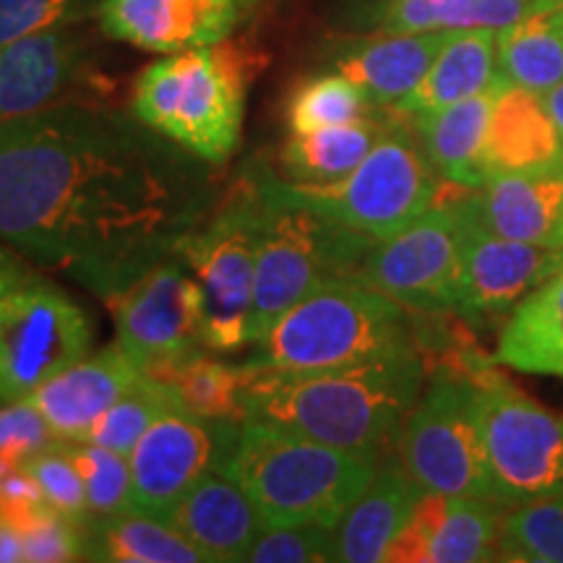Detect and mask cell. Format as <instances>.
I'll return each instance as SVG.
<instances>
[{
  "mask_svg": "<svg viewBox=\"0 0 563 563\" xmlns=\"http://www.w3.org/2000/svg\"><path fill=\"white\" fill-rule=\"evenodd\" d=\"M214 165L129 112L66 102L0 121V241L112 300L214 207Z\"/></svg>",
  "mask_w": 563,
  "mask_h": 563,
  "instance_id": "1",
  "label": "cell"
},
{
  "mask_svg": "<svg viewBox=\"0 0 563 563\" xmlns=\"http://www.w3.org/2000/svg\"><path fill=\"white\" fill-rule=\"evenodd\" d=\"M420 352H399L336 371H256L245 420H258L329 446L386 456L422 394Z\"/></svg>",
  "mask_w": 563,
  "mask_h": 563,
  "instance_id": "2",
  "label": "cell"
},
{
  "mask_svg": "<svg viewBox=\"0 0 563 563\" xmlns=\"http://www.w3.org/2000/svg\"><path fill=\"white\" fill-rule=\"evenodd\" d=\"M382 456L347 452L258 420H243L222 473L256 504L266 527L340 525Z\"/></svg>",
  "mask_w": 563,
  "mask_h": 563,
  "instance_id": "3",
  "label": "cell"
},
{
  "mask_svg": "<svg viewBox=\"0 0 563 563\" xmlns=\"http://www.w3.org/2000/svg\"><path fill=\"white\" fill-rule=\"evenodd\" d=\"M251 53L238 42L170 53L139 74L131 112L194 157L220 167L238 150Z\"/></svg>",
  "mask_w": 563,
  "mask_h": 563,
  "instance_id": "4",
  "label": "cell"
},
{
  "mask_svg": "<svg viewBox=\"0 0 563 563\" xmlns=\"http://www.w3.org/2000/svg\"><path fill=\"white\" fill-rule=\"evenodd\" d=\"M418 350L410 316L371 285L342 277L313 290L253 344V371L313 373L365 365Z\"/></svg>",
  "mask_w": 563,
  "mask_h": 563,
  "instance_id": "5",
  "label": "cell"
},
{
  "mask_svg": "<svg viewBox=\"0 0 563 563\" xmlns=\"http://www.w3.org/2000/svg\"><path fill=\"white\" fill-rule=\"evenodd\" d=\"M376 243L298 201L290 183L262 165V241L256 256L249 344H258L295 302L357 266Z\"/></svg>",
  "mask_w": 563,
  "mask_h": 563,
  "instance_id": "6",
  "label": "cell"
},
{
  "mask_svg": "<svg viewBox=\"0 0 563 563\" xmlns=\"http://www.w3.org/2000/svg\"><path fill=\"white\" fill-rule=\"evenodd\" d=\"M32 258L0 241V405L89 355L91 321Z\"/></svg>",
  "mask_w": 563,
  "mask_h": 563,
  "instance_id": "7",
  "label": "cell"
},
{
  "mask_svg": "<svg viewBox=\"0 0 563 563\" xmlns=\"http://www.w3.org/2000/svg\"><path fill=\"white\" fill-rule=\"evenodd\" d=\"M262 165L245 167L178 245L201 285L203 347L211 352H238L249 344L262 241Z\"/></svg>",
  "mask_w": 563,
  "mask_h": 563,
  "instance_id": "8",
  "label": "cell"
},
{
  "mask_svg": "<svg viewBox=\"0 0 563 563\" xmlns=\"http://www.w3.org/2000/svg\"><path fill=\"white\" fill-rule=\"evenodd\" d=\"M290 191L321 214L384 241L439 203L441 178L420 141L399 125H386L384 136L347 178L329 186L290 183Z\"/></svg>",
  "mask_w": 563,
  "mask_h": 563,
  "instance_id": "9",
  "label": "cell"
},
{
  "mask_svg": "<svg viewBox=\"0 0 563 563\" xmlns=\"http://www.w3.org/2000/svg\"><path fill=\"white\" fill-rule=\"evenodd\" d=\"M397 456L426 493L493 501L477 378L456 371L439 373L407 415Z\"/></svg>",
  "mask_w": 563,
  "mask_h": 563,
  "instance_id": "10",
  "label": "cell"
},
{
  "mask_svg": "<svg viewBox=\"0 0 563 563\" xmlns=\"http://www.w3.org/2000/svg\"><path fill=\"white\" fill-rule=\"evenodd\" d=\"M483 397V446L493 501L519 506L563 493V415L548 410L496 371L475 373Z\"/></svg>",
  "mask_w": 563,
  "mask_h": 563,
  "instance_id": "11",
  "label": "cell"
},
{
  "mask_svg": "<svg viewBox=\"0 0 563 563\" xmlns=\"http://www.w3.org/2000/svg\"><path fill=\"white\" fill-rule=\"evenodd\" d=\"M462 232L460 201H439L397 235L373 243L355 279L397 300L407 311L454 313Z\"/></svg>",
  "mask_w": 563,
  "mask_h": 563,
  "instance_id": "12",
  "label": "cell"
},
{
  "mask_svg": "<svg viewBox=\"0 0 563 563\" xmlns=\"http://www.w3.org/2000/svg\"><path fill=\"white\" fill-rule=\"evenodd\" d=\"M118 347L141 373H154L203 350V295L178 251L108 300Z\"/></svg>",
  "mask_w": 563,
  "mask_h": 563,
  "instance_id": "13",
  "label": "cell"
},
{
  "mask_svg": "<svg viewBox=\"0 0 563 563\" xmlns=\"http://www.w3.org/2000/svg\"><path fill=\"white\" fill-rule=\"evenodd\" d=\"M243 420H209L170 410L152 422L129 454L133 511L170 522L203 475L224 467Z\"/></svg>",
  "mask_w": 563,
  "mask_h": 563,
  "instance_id": "14",
  "label": "cell"
},
{
  "mask_svg": "<svg viewBox=\"0 0 563 563\" xmlns=\"http://www.w3.org/2000/svg\"><path fill=\"white\" fill-rule=\"evenodd\" d=\"M97 84L95 51L79 24L26 34L0 47V121L84 102Z\"/></svg>",
  "mask_w": 563,
  "mask_h": 563,
  "instance_id": "15",
  "label": "cell"
},
{
  "mask_svg": "<svg viewBox=\"0 0 563 563\" xmlns=\"http://www.w3.org/2000/svg\"><path fill=\"white\" fill-rule=\"evenodd\" d=\"M462 207V256L454 313L473 327L509 316L519 300L561 269L553 249L496 235Z\"/></svg>",
  "mask_w": 563,
  "mask_h": 563,
  "instance_id": "16",
  "label": "cell"
},
{
  "mask_svg": "<svg viewBox=\"0 0 563 563\" xmlns=\"http://www.w3.org/2000/svg\"><path fill=\"white\" fill-rule=\"evenodd\" d=\"M256 0H102L104 37L146 53H183L228 40Z\"/></svg>",
  "mask_w": 563,
  "mask_h": 563,
  "instance_id": "17",
  "label": "cell"
},
{
  "mask_svg": "<svg viewBox=\"0 0 563 563\" xmlns=\"http://www.w3.org/2000/svg\"><path fill=\"white\" fill-rule=\"evenodd\" d=\"M504 506L477 496L426 493L394 540V563H477L498 559Z\"/></svg>",
  "mask_w": 563,
  "mask_h": 563,
  "instance_id": "18",
  "label": "cell"
},
{
  "mask_svg": "<svg viewBox=\"0 0 563 563\" xmlns=\"http://www.w3.org/2000/svg\"><path fill=\"white\" fill-rule=\"evenodd\" d=\"M144 376L121 347L100 350L26 394L60 441H84L95 422Z\"/></svg>",
  "mask_w": 563,
  "mask_h": 563,
  "instance_id": "19",
  "label": "cell"
},
{
  "mask_svg": "<svg viewBox=\"0 0 563 563\" xmlns=\"http://www.w3.org/2000/svg\"><path fill=\"white\" fill-rule=\"evenodd\" d=\"M462 199L477 222L509 241L553 249L563 235V167L493 175Z\"/></svg>",
  "mask_w": 563,
  "mask_h": 563,
  "instance_id": "20",
  "label": "cell"
},
{
  "mask_svg": "<svg viewBox=\"0 0 563 563\" xmlns=\"http://www.w3.org/2000/svg\"><path fill=\"white\" fill-rule=\"evenodd\" d=\"M426 490L412 481L399 456L386 454L355 504L334 527V561L378 563L410 522Z\"/></svg>",
  "mask_w": 563,
  "mask_h": 563,
  "instance_id": "21",
  "label": "cell"
},
{
  "mask_svg": "<svg viewBox=\"0 0 563 563\" xmlns=\"http://www.w3.org/2000/svg\"><path fill=\"white\" fill-rule=\"evenodd\" d=\"M170 525L207 555V563L245 561L266 530L249 493L220 470L203 475L186 493Z\"/></svg>",
  "mask_w": 563,
  "mask_h": 563,
  "instance_id": "22",
  "label": "cell"
},
{
  "mask_svg": "<svg viewBox=\"0 0 563 563\" xmlns=\"http://www.w3.org/2000/svg\"><path fill=\"white\" fill-rule=\"evenodd\" d=\"M483 165L488 178L563 167V141L543 97L504 84L485 131Z\"/></svg>",
  "mask_w": 563,
  "mask_h": 563,
  "instance_id": "23",
  "label": "cell"
},
{
  "mask_svg": "<svg viewBox=\"0 0 563 563\" xmlns=\"http://www.w3.org/2000/svg\"><path fill=\"white\" fill-rule=\"evenodd\" d=\"M449 32L389 34L344 42L332 55L334 70L363 89L373 108H394L428 74Z\"/></svg>",
  "mask_w": 563,
  "mask_h": 563,
  "instance_id": "24",
  "label": "cell"
},
{
  "mask_svg": "<svg viewBox=\"0 0 563 563\" xmlns=\"http://www.w3.org/2000/svg\"><path fill=\"white\" fill-rule=\"evenodd\" d=\"M501 87L504 84H498L470 100L412 115L415 133H418L422 152L433 170L439 173L441 180L452 183L462 191H477L488 180L483 165V146L493 102Z\"/></svg>",
  "mask_w": 563,
  "mask_h": 563,
  "instance_id": "25",
  "label": "cell"
},
{
  "mask_svg": "<svg viewBox=\"0 0 563 563\" xmlns=\"http://www.w3.org/2000/svg\"><path fill=\"white\" fill-rule=\"evenodd\" d=\"M498 84H506L498 70L496 32L493 30H460L449 32L435 60L402 102L394 110L397 115L412 118L420 112H433L449 104L483 95Z\"/></svg>",
  "mask_w": 563,
  "mask_h": 563,
  "instance_id": "26",
  "label": "cell"
},
{
  "mask_svg": "<svg viewBox=\"0 0 563 563\" xmlns=\"http://www.w3.org/2000/svg\"><path fill=\"white\" fill-rule=\"evenodd\" d=\"M493 363L532 376L563 378V269L506 316Z\"/></svg>",
  "mask_w": 563,
  "mask_h": 563,
  "instance_id": "27",
  "label": "cell"
},
{
  "mask_svg": "<svg viewBox=\"0 0 563 563\" xmlns=\"http://www.w3.org/2000/svg\"><path fill=\"white\" fill-rule=\"evenodd\" d=\"M498 70L506 84L548 95L563 81L561 0H540L511 26L496 32Z\"/></svg>",
  "mask_w": 563,
  "mask_h": 563,
  "instance_id": "28",
  "label": "cell"
},
{
  "mask_svg": "<svg viewBox=\"0 0 563 563\" xmlns=\"http://www.w3.org/2000/svg\"><path fill=\"white\" fill-rule=\"evenodd\" d=\"M84 530V561L108 563H207L199 548L170 522L123 511L91 519Z\"/></svg>",
  "mask_w": 563,
  "mask_h": 563,
  "instance_id": "29",
  "label": "cell"
},
{
  "mask_svg": "<svg viewBox=\"0 0 563 563\" xmlns=\"http://www.w3.org/2000/svg\"><path fill=\"white\" fill-rule=\"evenodd\" d=\"M386 125L389 123L368 115L321 131L292 133L282 146V170L298 186H329L347 178L384 136Z\"/></svg>",
  "mask_w": 563,
  "mask_h": 563,
  "instance_id": "30",
  "label": "cell"
},
{
  "mask_svg": "<svg viewBox=\"0 0 563 563\" xmlns=\"http://www.w3.org/2000/svg\"><path fill=\"white\" fill-rule=\"evenodd\" d=\"M146 376L165 384L186 412L209 420H245V394L256 371L249 363H222L199 350Z\"/></svg>",
  "mask_w": 563,
  "mask_h": 563,
  "instance_id": "31",
  "label": "cell"
},
{
  "mask_svg": "<svg viewBox=\"0 0 563 563\" xmlns=\"http://www.w3.org/2000/svg\"><path fill=\"white\" fill-rule=\"evenodd\" d=\"M498 561L563 563V493L506 506L498 530Z\"/></svg>",
  "mask_w": 563,
  "mask_h": 563,
  "instance_id": "32",
  "label": "cell"
},
{
  "mask_svg": "<svg viewBox=\"0 0 563 563\" xmlns=\"http://www.w3.org/2000/svg\"><path fill=\"white\" fill-rule=\"evenodd\" d=\"M373 102L340 70L300 81L287 100V123L292 133H311L368 118Z\"/></svg>",
  "mask_w": 563,
  "mask_h": 563,
  "instance_id": "33",
  "label": "cell"
},
{
  "mask_svg": "<svg viewBox=\"0 0 563 563\" xmlns=\"http://www.w3.org/2000/svg\"><path fill=\"white\" fill-rule=\"evenodd\" d=\"M170 410H183V407L175 402L173 391L162 382H157V378L146 376L144 373V376L133 384V389L125 391L123 397L95 422V428H91L84 441L100 443L104 449H112V452L129 456L133 452V446L141 441V435L150 431L152 422L157 420L159 415Z\"/></svg>",
  "mask_w": 563,
  "mask_h": 563,
  "instance_id": "34",
  "label": "cell"
},
{
  "mask_svg": "<svg viewBox=\"0 0 563 563\" xmlns=\"http://www.w3.org/2000/svg\"><path fill=\"white\" fill-rule=\"evenodd\" d=\"M87 488L89 517H112V514L133 511L131 496V462L125 454L104 449L89 441H63ZM89 519V522H91Z\"/></svg>",
  "mask_w": 563,
  "mask_h": 563,
  "instance_id": "35",
  "label": "cell"
},
{
  "mask_svg": "<svg viewBox=\"0 0 563 563\" xmlns=\"http://www.w3.org/2000/svg\"><path fill=\"white\" fill-rule=\"evenodd\" d=\"M371 21L378 32H460L475 30L473 0H376Z\"/></svg>",
  "mask_w": 563,
  "mask_h": 563,
  "instance_id": "36",
  "label": "cell"
},
{
  "mask_svg": "<svg viewBox=\"0 0 563 563\" xmlns=\"http://www.w3.org/2000/svg\"><path fill=\"white\" fill-rule=\"evenodd\" d=\"M24 467L37 481L42 496L55 511L79 527L89 525L91 517L87 488H84V477L76 467L74 456L68 454L66 443L58 439L42 452L26 456Z\"/></svg>",
  "mask_w": 563,
  "mask_h": 563,
  "instance_id": "37",
  "label": "cell"
},
{
  "mask_svg": "<svg viewBox=\"0 0 563 563\" xmlns=\"http://www.w3.org/2000/svg\"><path fill=\"white\" fill-rule=\"evenodd\" d=\"M102 0H0V47L53 26L84 24Z\"/></svg>",
  "mask_w": 563,
  "mask_h": 563,
  "instance_id": "38",
  "label": "cell"
},
{
  "mask_svg": "<svg viewBox=\"0 0 563 563\" xmlns=\"http://www.w3.org/2000/svg\"><path fill=\"white\" fill-rule=\"evenodd\" d=\"M251 563H321L334 561V530L321 525L266 527L251 548Z\"/></svg>",
  "mask_w": 563,
  "mask_h": 563,
  "instance_id": "39",
  "label": "cell"
},
{
  "mask_svg": "<svg viewBox=\"0 0 563 563\" xmlns=\"http://www.w3.org/2000/svg\"><path fill=\"white\" fill-rule=\"evenodd\" d=\"M26 561L32 563H68L84 561V530L47 506L21 527Z\"/></svg>",
  "mask_w": 563,
  "mask_h": 563,
  "instance_id": "40",
  "label": "cell"
},
{
  "mask_svg": "<svg viewBox=\"0 0 563 563\" xmlns=\"http://www.w3.org/2000/svg\"><path fill=\"white\" fill-rule=\"evenodd\" d=\"M58 441L47 420L26 399L0 405V454L24 462Z\"/></svg>",
  "mask_w": 563,
  "mask_h": 563,
  "instance_id": "41",
  "label": "cell"
},
{
  "mask_svg": "<svg viewBox=\"0 0 563 563\" xmlns=\"http://www.w3.org/2000/svg\"><path fill=\"white\" fill-rule=\"evenodd\" d=\"M40 485L26 473L24 462L0 454V519L24 527L34 514L47 509Z\"/></svg>",
  "mask_w": 563,
  "mask_h": 563,
  "instance_id": "42",
  "label": "cell"
},
{
  "mask_svg": "<svg viewBox=\"0 0 563 563\" xmlns=\"http://www.w3.org/2000/svg\"><path fill=\"white\" fill-rule=\"evenodd\" d=\"M540 0H473L475 30L501 32L532 11Z\"/></svg>",
  "mask_w": 563,
  "mask_h": 563,
  "instance_id": "43",
  "label": "cell"
},
{
  "mask_svg": "<svg viewBox=\"0 0 563 563\" xmlns=\"http://www.w3.org/2000/svg\"><path fill=\"white\" fill-rule=\"evenodd\" d=\"M26 561L24 534L16 525L0 519V563H21Z\"/></svg>",
  "mask_w": 563,
  "mask_h": 563,
  "instance_id": "44",
  "label": "cell"
},
{
  "mask_svg": "<svg viewBox=\"0 0 563 563\" xmlns=\"http://www.w3.org/2000/svg\"><path fill=\"white\" fill-rule=\"evenodd\" d=\"M543 100H545L548 112H551L555 129H559V136L563 141V81L559 84V87H553L551 91H548V95H543Z\"/></svg>",
  "mask_w": 563,
  "mask_h": 563,
  "instance_id": "45",
  "label": "cell"
},
{
  "mask_svg": "<svg viewBox=\"0 0 563 563\" xmlns=\"http://www.w3.org/2000/svg\"><path fill=\"white\" fill-rule=\"evenodd\" d=\"M553 251H555V256H559V266L563 269V235H561V241L553 245Z\"/></svg>",
  "mask_w": 563,
  "mask_h": 563,
  "instance_id": "46",
  "label": "cell"
},
{
  "mask_svg": "<svg viewBox=\"0 0 563 563\" xmlns=\"http://www.w3.org/2000/svg\"><path fill=\"white\" fill-rule=\"evenodd\" d=\"M561 9H563V0H561Z\"/></svg>",
  "mask_w": 563,
  "mask_h": 563,
  "instance_id": "47",
  "label": "cell"
}]
</instances>
